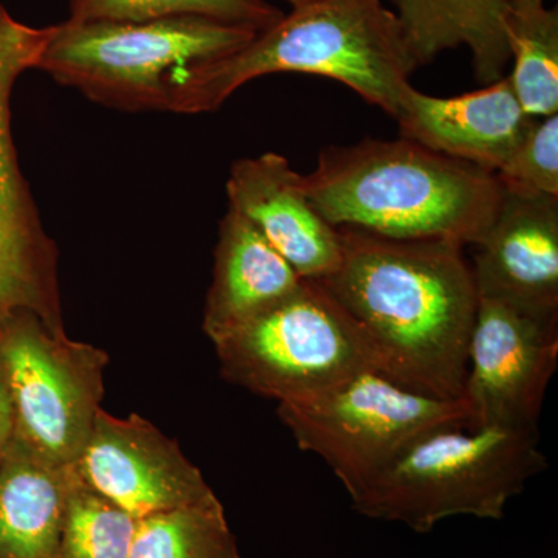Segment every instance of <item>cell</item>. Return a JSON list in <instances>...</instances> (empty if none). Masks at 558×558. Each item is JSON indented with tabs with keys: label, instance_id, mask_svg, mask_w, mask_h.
<instances>
[{
	"label": "cell",
	"instance_id": "6da1fadb",
	"mask_svg": "<svg viewBox=\"0 0 558 558\" xmlns=\"http://www.w3.org/2000/svg\"><path fill=\"white\" fill-rule=\"evenodd\" d=\"M339 230V267L318 282L354 323L374 368L418 395L461 399L480 304L464 245Z\"/></svg>",
	"mask_w": 558,
	"mask_h": 558
},
{
	"label": "cell",
	"instance_id": "7a4b0ae2",
	"mask_svg": "<svg viewBox=\"0 0 558 558\" xmlns=\"http://www.w3.org/2000/svg\"><path fill=\"white\" fill-rule=\"evenodd\" d=\"M303 189L337 229L464 247L486 233L505 193L494 172L403 137L328 146Z\"/></svg>",
	"mask_w": 558,
	"mask_h": 558
},
{
	"label": "cell",
	"instance_id": "3957f363",
	"mask_svg": "<svg viewBox=\"0 0 558 558\" xmlns=\"http://www.w3.org/2000/svg\"><path fill=\"white\" fill-rule=\"evenodd\" d=\"M416 69L395 11L381 0H314L201 72L185 113L219 109L260 76L304 73L343 84L395 119Z\"/></svg>",
	"mask_w": 558,
	"mask_h": 558
},
{
	"label": "cell",
	"instance_id": "277c9868",
	"mask_svg": "<svg viewBox=\"0 0 558 558\" xmlns=\"http://www.w3.org/2000/svg\"><path fill=\"white\" fill-rule=\"evenodd\" d=\"M259 32L208 17L53 25L38 68L92 101L185 113L197 76Z\"/></svg>",
	"mask_w": 558,
	"mask_h": 558
},
{
	"label": "cell",
	"instance_id": "5b68a950",
	"mask_svg": "<svg viewBox=\"0 0 558 558\" xmlns=\"http://www.w3.org/2000/svg\"><path fill=\"white\" fill-rule=\"evenodd\" d=\"M545 468L539 429L440 425L389 459L351 495L352 508L418 534L454 515L501 520L509 499Z\"/></svg>",
	"mask_w": 558,
	"mask_h": 558
},
{
	"label": "cell",
	"instance_id": "8992f818",
	"mask_svg": "<svg viewBox=\"0 0 558 558\" xmlns=\"http://www.w3.org/2000/svg\"><path fill=\"white\" fill-rule=\"evenodd\" d=\"M215 348L223 379L278 403L314 398L376 371L347 312L307 279Z\"/></svg>",
	"mask_w": 558,
	"mask_h": 558
},
{
	"label": "cell",
	"instance_id": "52a82bcc",
	"mask_svg": "<svg viewBox=\"0 0 558 558\" xmlns=\"http://www.w3.org/2000/svg\"><path fill=\"white\" fill-rule=\"evenodd\" d=\"M109 357L70 340L35 311L0 318V374L13 409V442L69 468L89 439L105 396Z\"/></svg>",
	"mask_w": 558,
	"mask_h": 558
},
{
	"label": "cell",
	"instance_id": "ba28073f",
	"mask_svg": "<svg viewBox=\"0 0 558 558\" xmlns=\"http://www.w3.org/2000/svg\"><path fill=\"white\" fill-rule=\"evenodd\" d=\"M278 416L301 450L329 465L349 497L427 429L470 425L464 400L418 395L374 369L314 398L279 403Z\"/></svg>",
	"mask_w": 558,
	"mask_h": 558
},
{
	"label": "cell",
	"instance_id": "9c48e42d",
	"mask_svg": "<svg viewBox=\"0 0 558 558\" xmlns=\"http://www.w3.org/2000/svg\"><path fill=\"white\" fill-rule=\"evenodd\" d=\"M51 31L22 24L0 2V318L31 310L61 325L57 250L22 175L10 108L14 84L22 73L38 68Z\"/></svg>",
	"mask_w": 558,
	"mask_h": 558
},
{
	"label": "cell",
	"instance_id": "30bf717a",
	"mask_svg": "<svg viewBox=\"0 0 558 558\" xmlns=\"http://www.w3.org/2000/svg\"><path fill=\"white\" fill-rule=\"evenodd\" d=\"M557 363L558 319L480 299L461 398L468 405L469 428L539 429Z\"/></svg>",
	"mask_w": 558,
	"mask_h": 558
},
{
	"label": "cell",
	"instance_id": "8fae6325",
	"mask_svg": "<svg viewBox=\"0 0 558 558\" xmlns=\"http://www.w3.org/2000/svg\"><path fill=\"white\" fill-rule=\"evenodd\" d=\"M72 469L81 483L137 520L215 495L179 444L138 414L121 418L98 411Z\"/></svg>",
	"mask_w": 558,
	"mask_h": 558
},
{
	"label": "cell",
	"instance_id": "7c38bea8",
	"mask_svg": "<svg viewBox=\"0 0 558 558\" xmlns=\"http://www.w3.org/2000/svg\"><path fill=\"white\" fill-rule=\"evenodd\" d=\"M472 247L480 299L558 319V197L505 191L497 216Z\"/></svg>",
	"mask_w": 558,
	"mask_h": 558
},
{
	"label": "cell",
	"instance_id": "4fadbf2b",
	"mask_svg": "<svg viewBox=\"0 0 558 558\" xmlns=\"http://www.w3.org/2000/svg\"><path fill=\"white\" fill-rule=\"evenodd\" d=\"M227 197L301 278L322 281L339 267L340 230L319 215L303 189V174L281 154L234 161Z\"/></svg>",
	"mask_w": 558,
	"mask_h": 558
},
{
	"label": "cell",
	"instance_id": "5bb4252c",
	"mask_svg": "<svg viewBox=\"0 0 558 558\" xmlns=\"http://www.w3.org/2000/svg\"><path fill=\"white\" fill-rule=\"evenodd\" d=\"M400 137L494 172L508 161L531 128L509 76L459 97H432L407 86L398 113Z\"/></svg>",
	"mask_w": 558,
	"mask_h": 558
},
{
	"label": "cell",
	"instance_id": "9a60e30c",
	"mask_svg": "<svg viewBox=\"0 0 558 558\" xmlns=\"http://www.w3.org/2000/svg\"><path fill=\"white\" fill-rule=\"evenodd\" d=\"M301 282L303 278L258 229L229 207L220 220L204 332L213 344L218 343L284 300Z\"/></svg>",
	"mask_w": 558,
	"mask_h": 558
},
{
	"label": "cell",
	"instance_id": "2e32d148",
	"mask_svg": "<svg viewBox=\"0 0 558 558\" xmlns=\"http://www.w3.org/2000/svg\"><path fill=\"white\" fill-rule=\"evenodd\" d=\"M416 68L465 46L484 86L505 76L510 62L508 0H391Z\"/></svg>",
	"mask_w": 558,
	"mask_h": 558
},
{
	"label": "cell",
	"instance_id": "e0dca14e",
	"mask_svg": "<svg viewBox=\"0 0 558 558\" xmlns=\"http://www.w3.org/2000/svg\"><path fill=\"white\" fill-rule=\"evenodd\" d=\"M72 465L11 442L0 464V558H61Z\"/></svg>",
	"mask_w": 558,
	"mask_h": 558
},
{
	"label": "cell",
	"instance_id": "ac0fdd59",
	"mask_svg": "<svg viewBox=\"0 0 558 558\" xmlns=\"http://www.w3.org/2000/svg\"><path fill=\"white\" fill-rule=\"evenodd\" d=\"M509 80L521 108L531 119L558 113V11L542 2L510 3L508 22Z\"/></svg>",
	"mask_w": 558,
	"mask_h": 558
},
{
	"label": "cell",
	"instance_id": "d6986e66",
	"mask_svg": "<svg viewBox=\"0 0 558 558\" xmlns=\"http://www.w3.org/2000/svg\"><path fill=\"white\" fill-rule=\"evenodd\" d=\"M130 558H242L216 494L138 520Z\"/></svg>",
	"mask_w": 558,
	"mask_h": 558
},
{
	"label": "cell",
	"instance_id": "ffe728a7",
	"mask_svg": "<svg viewBox=\"0 0 558 558\" xmlns=\"http://www.w3.org/2000/svg\"><path fill=\"white\" fill-rule=\"evenodd\" d=\"M70 21L143 22L174 16L208 17L266 31L282 11L267 0H69Z\"/></svg>",
	"mask_w": 558,
	"mask_h": 558
},
{
	"label": "cell",
	"instance_id": "44dd1931",
	"mask_svg": "<svg viewBox=\"0 0 558 558\" xmlns=\"http://www.w3.org/2000/svg\"><path fill=\"white\" fill-rule=\"evenodd\" d=\"M137 526L131 513L75 475L62 527L61 558H130Z\"/></svg>",
	"mask_w": 558,
	"mask_h": 558
},
{
	"label": "cell",
	"instance_id": "7402d4cb",
	"mask_svg": "<svg viewBox=\"0 0 558 558\" xmlns=\"http://www.w3.org/2000/svg\"><path fill=\"white\" fill-rule=\"evenodd\" d=\"M495 175L508 193L558 197V113L532 121Z\"/></svg>",
	"mask_w": 558,
	"mask_h": 558
},
{
	"label": "cell",
	"instance_id": "603a6c76",
	"mask_svg": "<svg viewBox=\"0 0 558 558\" xmlns=\"http://www.w3.org/2000/svg\"><path fill=\"white\" fill-rule=\"evenodd\" d=\"M14 436L13 409H11V400L9 389L0 374V464L9 451Z\"/></svg>",
	"mask_w": 558,
	"mask_h": 558
},
{
	"label": "cell",
	"instance_id": "cb8c5ba5",
	"mask_svg": "<svg viewBox=\"0 0 558 558\" xmlns=\"http://www.w3.org/2000/svg\"><path fill=\"white\" fill-rule=\"evenodd\" d=\"M286 2H289L292 9H296V7L306 5V3L314 2V0H286Z\"/></svg>",
	"mask_w": 558,
	"mask_h": 558
},
{
	"label": "cell",
	"instance_id": "d4e9b609",
	"mask_svg": "<svg viewBox=\"0 0 558 558\" xmlns=\"http://www.w3.org/2000/svg\"><path fill=\"white\" fill-rule=\"evenodd\" d=\"M509 3H513V2H542V3H546V0H508Z\"/></svg>",
	"mask_w": 558,
	"mask_h": 558
}]
</instances>
